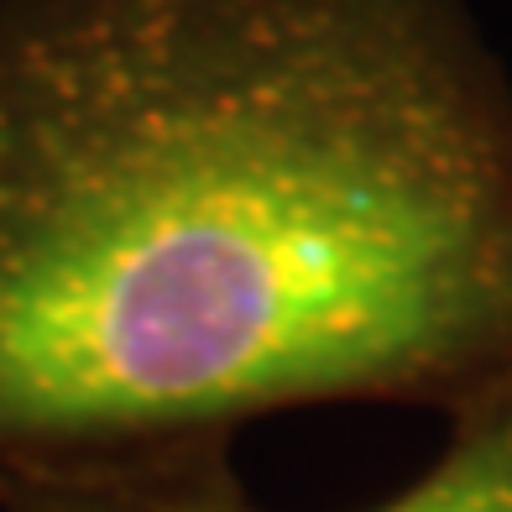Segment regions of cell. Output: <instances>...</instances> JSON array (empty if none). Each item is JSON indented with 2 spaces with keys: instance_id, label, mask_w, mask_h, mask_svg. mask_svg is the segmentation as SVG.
I'll return each instance as SVG.
<instances>
[{
  "instance_id": "obj_1",
  "label": "cell",
  "mask_w": 512,
  "mask_h": 512,
  "mask_svg": "<svg viewBox=\"0 0 512 512\" xmlns=\"http://www.w3.org/2000/svg\"><path fill=\"white\" fill-rule=\"evenodd\" d=\"M512 382V84L465 0H0V476Z\"/></svg>"
},
{
  "instance_id": "obj_2",
  "label": "cell",
  "mask_w": 512,
  "mask_h": 512,
  "mask_svg": "<svg viewBox=\"0 0 512 512\" xmlns=\"http://www.w3.org/2000/svg\"><path fill=\"white\" fill-rule=\"evenodd\" d=\"M445 450L403 492L366 512H512V382L460 403ZM0 512H262L230 465V445H199L121 465L0 476Z\"/></svg>"
}]
</instances>
